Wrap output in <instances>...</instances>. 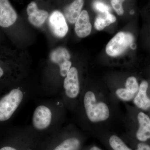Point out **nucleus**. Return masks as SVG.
<instances>
[{
	"instance_id": "1",
	"label": "nucleus",
	"mask_w": 150,
	"mask_h": 150,
	"mask_svg": "<svg viewBox=\"0 0 150 150\" xmlns=\"http://www.w3.org/2000/svg\"><path fill=\"white\" fill-rule=\"evenodd\" d=\"M83 104L87 118L93 123L106 121L110 116V110L107 105L103 102H97L93 92L86 93Z\"/></svg>"
},
{
	"instance_id": "2",
	"label": "nucleus",
	"mask_w": 150,
	"mask_h": 150,
	"mask_svg": "<svg viewBox=\"0 0 150 150\" xmlns=\"http://www.w3.org/2000/svg\"><path fill=\"white\" fill-rule=\"evenodd\" d=\"M23 98L20 89L14 88L0 98V123L6 122L11 118Z\"/></svg>"
},
{
	"instance_id": "3",
	"label": "nucleus",
	"mask_w": 150,
	"mask_h": 150,
	"mask_svg": "<svg viewBox=\"0 0 150 150\" xmlns=\"http://www.w3.org/2000/svg\"><path fill=\"white\" fill-rule=\"evenodd\" d=\"M133 40L134 37L131 33L123 32L118 33L106 45V53L112 57L119 56L131 45Z\"/></svg>"
},
{
	"instance_id": "4",
	"label": "nucleus",
	"mask_w": 150,
	"mask_h": 150,
	"mask_svg": "<svg viewBox=\"0 0 150 150\" xmlns=\"http://www.w3.org/2000/svg\"><path fill=\"white\" fill-rule=\"evenodd\" d=\"M53 119V113L50 108L41 105L35 108L32 117L33 128L38 131L48 129L51 125Z\"/></svg>"
},
{
	"instance_id": "5",
	"label": "nucleus",
	"mask_w": 150,
	"mask_h": 150,
	"mask_svg": "<svg viewBox=\"0 0 150 150\" xmlns=\"http://www.w3.org/2000/svg\"><path fill=\"white\" fill-rule=\"evenodd\" d=\"M48 24L51 31L57 37H64L67 35L69 28L64 16L61 12H53L49 17Z\"/></svg>"
},
{
	"instance_id": "6",
	"label": "nucleus",
	"mask_w": 150,
	"mask_h": 150,
	"mask_svg": "<svg viewBox=\"0 0 150 150\" xmlns=\"http://www.w3.org/2000/svg\"><path fill=\"white\" fill-rule=\"evenodd\" d=\"M64 87L68 98H76L80 92V84L77 70L75 67L71 68L64 81Z\"/></svg>"
},
{
	"instance_id": "7",
	"label": "nucleus",
	"mask_w": 150,
	"mask_h": 150,
	"mask_svg": "<svg viewBox=\"0 0 150 150\" xmlns=\"http://www.w3.org/2000/svg\"><path fill=\"white\" fill-rule=\"evenodd\" d=\"M17 18L16 11L8 0H0V26L8 27L14 23Z\"/></svg>"
},
{
	"instance_id": "8",
	"label": "nucleus",
	"mask_w": 150,
	"mask_h": 150,
	"mask_svg": "<svg viewBox=\"0 0 150 150\" xmlns=\"http://www.w3.org/2000/svg\"><path fill=\"white\" fill-rule=\"evenodd\" d=\"M28 19L33 25L40 27L48 17V13L46 11L39 10L35 2H31L28 6L26 9Z\"/></svg>"
},
{
	"instance_id": "9",
	"label": "nucleus",
	"mask_w": 150,
	"mask_h": 150,
	"mask_svg": "<svg viewBox=\"0 0 150 150\" xmlns=\"http://www.w3.org/2000/svg\"><path fill=\"white\" fill-rule=\"evenodd\" d=\"M91 29L88 13L86 11H83L75 23L76 34L79 37L85 38L90 34Z\"/></svg>"
},
{
	"instance_id": "10",
	"label": "nucleus",
	"mask_w": 150,
	"mask_h": 150,
	"mask_svg": "<svg viewBox=\"0 0 150 150\" xmlns=\"http://www.w3.org/2000/svg\"><path fill=\"white\" fill-rule=\"evenodd\" d=\"M139 129L136 137L140 142H144L150 139V118L147 115L141 112L138 114Z\"/></svg>"
},
{
	"instance_id": "11",
	"label": "nucleus",
	"mask_w": 150,
	"mask_h": 150,
	"mask_svg": "<svg viewBox=\"0 0 150 150\" xmlns=\"http://www.w3.org/2000/svg\"><path fill=\"white\" fill-rule=\"evenodd\" d=\"M148 83L143 81L140 84L139 90L134 99V103L140 109L146 110L150 108V99L147 95Z\"/></svg>"
},
{
	"instance_id": "12",
	"label": "nucleus",
	"mask_w": 150,
	"mask_h": 150,
	"mask_svg": "<svg viewBox=\"0 0 150 150\" xmlns=\"http://www.w3.org/2000/svg\"><path fill=\"white\" fill-rule=\"evenodd\" d=\"M84 1L76 0L65 9L64 14L67 20L71 23H76L81 13Z\"/></svg>"
},
{
	"instance_id": "13",
	"label": "nucleus",
	"mask_w": 150,
	"mask_h": 150,
	"mask_svg": "<svg viewBox=\"0 0 150 150\" xmlns=\"http://www.w3.org/2000/svg\"><path fill=\"white\" fill-rule=\"evenodd\" d=\"M50 58L53 63L57 64L60 67L65 62L69 61L71 56L66 48L59 47L53 50L50 54Z\"/></svg>"
},
{
	"instance_id": "14",
	"label": "nucleus",
	"mask_w": 150,
	"mask_h": 150,
	"mask_svg": "<svg viewBox=\"0 0 150 150\" xmlns=\"http://www.w3.org/2000/svg\"><path fill=\"white\" fill-rule=\"evenodd\" d=\"M116 18L110 13H101L97 16L94 23V27L98 30H101L105 28L116 21Z\"/></svg>"
},
{
	"instance_id": "15",
	"label": "nucleus",
	"mask_w": 150,
	"mask_h": 150,
	"mask_svg": "<svg viewBox=\"0 0 150 150\" xmlns=\"http://www.w3.org/2000/svg\"><path fill=\"white\" fill-rule=\"evenodd\" d=\"M81 142L76 137H70L64 140L53 150H79Z\"/></svg>"
},
{
	"instance_id": "16",
	"label": "nucleus",
	"mask_w": 150,
	"mask_h": 150,
	"mask_svg": "<svg viewBox=\"0 0 150 150\" xmlns=\"http://www.w3.org/2000/svg\"><path fill=\"white\" fill-rule=\"evenodd\" d=\"M109 144L113 150H132L126 146L118 136L112 135L109 140Z\"/></svg>"
},
{
	"instance_id": "17",
	"label": "nucleus",
	"mask_w": 150,
	"mask_h": 150,
	"mask_svg": "<svg viewBox=\"0 0 150 150\" xmlns=\"http://www.w3.org/2000/svg\"><path fill=\"white\" fill-rule=\"evenodd\" d=\"M125 86L126 89L135 95L138 92L139 88L137 79L134 76L129 77L127 79Z\"/></svg>"
},
{
	"instance_id": "18",
	"label": "nucleus",
	"mask_w": 150,
	"mask_h": 150,
	"mask_svg": "<svg viewBox=\"0 0 150 150\" xmlns=\"http://www.w3.org/2000/svg\"><path fill=\"white\" fill-rule=\"evenodd\" d=\"M116 94L120 99L124 101H129L134 98L135 94L129 91L126 88H118L116 90Z\"/></svg>"
},
{
	"instance_id": "19",
	"label": "nucleus",
	"mask_w": 150,
	"mask_h": 150,
	"mask_svg": "<svg viewBox=\"0 0 150 150\" xmlns=\"http://www.w3.org/2000/svg\"><path fill=\"white\" fill-rule=\"evenodd\" d=\"M93 6L95 9L100 13H105L109 12L110 8L104 3L99 1H95L93 4Z\"/></svg>"
},
{
	"instance_id": "20",
	"label": "nucleus",
	"mask_w": 150,
	"mask_h": 150,
	"mask_svg": "<svg viewBox=\"0 0 150 150\" xmlns=\"http://www.w3.org/2000/svg\"><path fill=\"white\" fill-rule=\"evenodd\" d=\"M124 1L121 0H112L111 1V4L112 7L115 10L116 13L119 16L123 15L124 13L122 4Z\"/></svg>"
},
{
	"instance_id": "21",
	"label": "nucleus",
	"mask_w": 150,
	"mask_h": 150,
	"mask_svg": "<svg viewBox=\"0 0 150 150\" xmlns=\"http://www.w3.org/2000/svg\"><path fill=\"white\" fill-rule=\"evenodd\" d=\"M71 62L70 61H67L60 67V74L63 77L67 76V74L71 69Z\"/></svg>"
},
{
	"instance_id": "22",
	"label": "nucleus",
	"mask_w": 150,
	"mask_h": 150,
	"mask_svg": "<svg viewBox=\"0 0 150 150\" xmlns=\"http://www.w3.org/2000/svg\"><path fill=\"white\" fill-rule=\"evenodd\" d=\"M136 150H150V146L145 143H139L138 144Z\"/></svg>"
},
{
	"instance_id": "23",
	"label": "nucleus",
	"mask_w": 150,
	"mask_h": 150,
	"mask_svg": "<svg viewBox=\"0 0 150 150\" xmlns=\"http://www.w3.org/2000/svg\"><path fill=\"white\" fill-rule=\"evenodd\" d=\"M0 150H17L16 149H15L14 148L10 146H6L3 147L1 148Z\"/></svg>"
},
{
	"instance_id": "24",
	"label": "nucleus",
	"mask_w": 150,
	"mask_h": 150,
	"mask_svg": "<svg viewBox=\"0 0 150 150\" xmlns=\"http://www.w3.org/2000/svg\"><path fill=\"white\" fill-rule=\"evenodd\" d=\"M4 74V71L1 67H0V78L3 76V75Z\"/></svg>"
},
{
	"instance_id": "25",
	"label": "nucleus",
	"mask_w": 150,
	"mask_h": 150,
	"mask_svg": "<svg viewBox=\"0 0 150 150\" xmlns=\"http://www.w3.org/2000/svg\"><path fill=\"white\" fill-rule=\"evenodd\" d=\"M90 150H102L100 148L97 146H93L90 149Z\"/></svg>"
}]
</instances>
